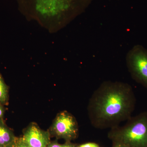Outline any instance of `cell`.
Masks as SVG:
<instances>
[{"mask_svg":"<svg viewBox=\"0 0 147 147\" xmlns=\"http://www.w3.org/2000/svg\"><path fill=\"white\" fill-rule=\"evenodd\" d=\"M126 60L132 79L147 90V49L142 45H135L127 53Z\"/></svg>","mask_w":147,"mask_h":147,"instance_id":"cell-3","label":"cell"},{"mask_svg":"<svg viewBox=\"0 0 147 147\" xmlns=\"http://www.w3.org/2000/svg\"><path fill=\"white\" fill-rule=\"evenodd\" d=\"M17 139L2 119L0 118V147H8L15 143Z\"/></svg>","mask_w":147,"mask_h":147,"instance_id":"cell-6","label":"cell"},{"mask_svg":"<svg viewBox=\"0 0 147 147\" xmlns=\"http://www.w3.org/2000/svg\"><path fill=\"white\" fill-rule=\"evenodd\" d=\"M123 126L110 129L108 138L112 143L128 147H147V111L131 117Z\"/></svg>","mask_w":147,"mask_h":147,"instance_id":"cell-2","label":"cell"},{"mask_svg":"<svg viewBox=\"0 0 147 147\" xmlns=\"http://www.w3.org/2000/svg\"><path fill=\"white\" fill-rule=\"evenodd\" d=\"M16 147H30L22 140L21 138L17 139L16 143Z\"/></svg>","mask_w":147,"mask_h":147,"instance_id":"cell-9","label":"cell"},{"mask_svg":"<svg viewBox=\"0 0 147 147\" xmlns=\"http://www.w3.org/2000/svg\"><path fill=\"white\" fill-rule=\"evenodd\" d=\"M112 147H128L125 145L117 143H113V146Z\"/></svg>","mask_w":147,"mask_h":147,"instance_id":"cell-12","label":"cell"},{"mask_svg":"<svg viewBox=\"0 0 147 147\" xmlns=\"http://www.w3.org/2000/svg\"><path fill=\"white\" fill-rule=\"evenodd\" d=\"M132 87L124 82H103L94 92L88 104L92 126L98 129L119 126L131 117L136 105Z\"/></svg>","mask_w":147,"mask_h":147,"instance_id":"cell-1","label":"cell"},{"mask_svg":"<svg viewBox=\"0 0 147 147\" xmlns=\"http://www.w3.org/2000/svg\"><path fill=\"white\" fill-rule=\"evenodd\" d=\"M8 100V88L0 74V103L5 104Z\"/></svg>","mask_w":147,"mask_h":147,"instance_id":"cell-7","label":"cell"},{"mask_svg":"<svg viewBox=\"0 0 147 147\" xmlns=\"http://www.w3.org/2000/svg\"><path fill=\"white\" fill-rule=\"evenodd\" d=\"M16 141H17V140H16ZM16 142H15V143L11 145L10 146H9L8 147H16Z\"/></svg>","mask_w":147,"mask_h":147,"instance_id":"cell-14","label":"cell"},{"mask_svg":"<svg viewBox=\"0 0 147 147\" xmlns=\"http://www.w3.org/2000/svg\"><path fill=\"white\" fill-rule=\"evenodd\" d=\"M77 147H100L99 145L94 142H88L77 146Z\"/></svg>","mask_w":147,"mask_h":147,"instance_id":"cell-8","label":"cell"},{"mask_svg":"<svg viewBox=\"0 0 147 147\" xmlns=\"http://www.w3.org/2000/svg\"><path fill=\"white\" fill-rule=\"evenodd\" d=\"M51 131L58 139H64L70 142L77 138L79 127L76 118L66 111L59 113L56 117Z\"/></svg>","mask_w":147,"mask_h":147,"instance_id":"cell-4","label":"cell"},{"mask_svg":"<svg viewBox=\"0 0 147 147\" xmlns=\"http://www.w3.org/2000/svg\"><path fill=\"white\" fill-rule=\"evenodd\" d=\"M21 139L30 147H47L50 143L49 132L40 129L35 124L27 128Z\"/></svg>","mask_w":147,"mask_h":147,"instance_id":"cell-5","label":"cell"},{"mask_svg":"<svg viewBox=\"0 0 147 147\" xmlns=\"http://www.w3.org/2000/svg\"><path fill=\"white\" fill-rule=\"evenodd\" d=\"M4 110L2 106L0 105V118L2 117L4 115Z\"/></svg>","mask_w":147,"mask_h":147,"instance_id":"cell-13","label":"cell"},{"mask_svg":"<svg viewBox=\"0 0 147 147\" xmlns=\"http://www.w3.org/2000/svg\"><path fill=\"white\" fill-rule=\"evenodd\" d=\"M61 144H59L57 142H50L47 147H61Z\"/></svg>","mask_w":147,"mask_h":147,"instance_id":"cell-11","label":"cell"},{"mask_svg":"<svg viewBox=\"0 0 147 147\" xmlns=\"http://www.w3.org/2000/svg\"><path fill=\"white\" fill-rule=\"evenodd\" d=\"M77 145L71 143L70 142H66L65 144L61 145V147H77Z\"/></svg>","mask_w":147,"mask_h":147,"instance_id":"cell-10","label":"cell"}]
</instances>
